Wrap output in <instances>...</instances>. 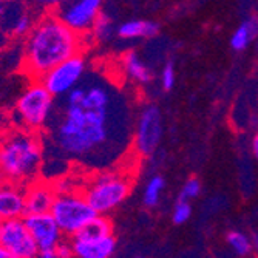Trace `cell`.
<instances>
[{"label":"cell","instance_id":"cell-9","mask_svg":"<svg viewBox=\"0 0 258 258\" xmlns=\"http://www.w3.org/2000/svg\"><path fill=\"white\" fill-rule=\"evenodd\" d=\"M162 139V114L155 104H147L141 110L135 130V152L143 156H152Z\"/></svg>","mask_w":258,"mask_h":258},{"label":"cell","instance_id":"cell-7","mask_svg":"<svg viewBox=\"0 0 258 258\" xmlns=\"http://www.w3.org/2000/svg\"><path fill=\"white\" fill-rule=\"evenodd\" d=\"M85 68H87V62L84 56L76 54L57 63L50 72H46L40 78V82L54 98L67 96L75 87L79 85L85 73Z\"/></svg>","mask_w":258,"mask_h":258},{"label":"cell","instance_id":"cell-29","mask_svg":"<svg viewBox=\"0 0 258 258\" xmlns=\"http://www.w3.org/2000/svg\"><path fill=\"white\" fill-rule=\"evenodd\" d=\"M250 241H252V249H253V252L258 253V233H252V235H250Z\"/></svg>","mask_w":258,"mask_h":258},{"label":"cell","instance_id":"cell-15","mask_svg":"<svg viewBox=\"0 0 258 258\" xmlns=\"http://www.w3.org/2000/svg\"><path fill=\"white\" fill-rule=\"evenodd\" d=\"M116 33L124 40L152 39L159 33V25L153 20H127L121 23Z\"/></svg>","mask_w":258,"mask_h":258},{"label":"cell","instance_id":"cell-1","mask_svg":"<svg viewBox=\"0 0 258 258\" xmlns=\"http://www.w3.org/2000/svg\"><path fill=\"white\" fill-rule=\"evenodd\" d=\"M110 93L105 87L78 85L67 95L62 118L51 127V141L65 158L85 159L108 141Z\"/></svg>","mask_w":258,"mask_h":258},{"label":"cell","instance_id":"cell-33","mask_svg":"<svg viewBox=\"0 0 258 258\" xmlns=\"http://www.w3.org/2000/svg\"><path fill=\"white\" fill-rule=\"evenodd\" d=\"M0 226H2V220H0Z\"/></svg>","mask_w":258,"mask_h":258},{"label":"cell","instance_id":"cell-18","mask_svg":"<svg viewBox=\"0 0 258 258\" xmlns=\"http://www.w3.org/2000/svg\"><path fill=\"white\" fill-rule=\"evenodd\" d=\"M113 233V224L107 218V215H96L93 217L79 232L75 233V238H82V240H98L104 238L107 235Z\"/></svg>","mask_w":258,"mask_h":258},{"label":"cell","instance_id":"cell-23","mask_svg":"<svg viewBox=\"0 0 258 258\" xmlns=\"http://www.w3.org/2000/svg\"><path fill=\"white\" fill-rule=\"evenodd\" d=\"M190 217H192V206H190V201L178 200L176 204H175V207H173L172 221H173L176 226H181V224H185L187 221H189Z\"/></svg>","mask_w":258,"mask_h":258},{"label":"cell","instance_id":"cell-17","mask_svg":"<svg viewBox=\"0 0 258 258\" xmlns=\"http://www.w3.org/2000/svg\"><path fill=\"white\" fill-rule=\"evenodd\" d=\"M124 70L125 75L136 84L147 85L153 81V72L150 70V67L135 51H128L124 56Z\"/></svg>","mask_w":258,"mask_h":258},{"label":"cell","instance_id":"cell-2","mask_svg":"<svg viewBox=\"0 0 258 258\" xmlns=\"http://www.w3.org/2000/svg\"><path fill=\"white\" fill-rule=\"evenodd\" d=\"M84 36L78 34L56 16L45 13L25 37L22 53L23 72L31 79H40L65 59L81 54Z\"/></svg>","mask_w":258,"mask_h":258},{"label":"cell","instance_id":"cell-32","mask_svg":"<svg viewBox=\"0 0 258 258\" xmlns=\"http://www.w3.org/2000/svg\"><path fill=\"white\" fill-rule=\"evenodd\" d=\"M4 2H7V0H0V4H4Z\"/></svg>","mask_w":258,"mask_h":258},{"label":"cell","instance_id":"cell-12","mask_svg":"<svg viewBox=\"0 0 258 258\" xmlns=\"http://www.w3.org/2000/svg\"><path fill=\"white\" fill-rule=\"evenodd\" d=\"M70 243H72L73 256L78 258H110L118 246L113 233L98 240H82L72 237Z\"/></svg>","mask_w":258,"mask_h":258},{"label":"cell","instance_id":"cell-3","mask_svg":"<svg viewBox=\"0 0 258 258\" xmlns=\"http://www.w3.org/2000/svg\"><path fill=\"white\" fill-rule=\"evenodd\" d=\"M43 161L36 132L17 128L0 138V175L11 184L28 185L37 179Z\"/></svg>","mask_w":258,"mask_h":258},{"label":"cell","instance_id":"cell-25","mask_svg":"<svg viewBox=\"0 0 258 258\" xmlns=\"http://www.w3.org/2000/svg\"><path fill=\"white\" fill-rule=\"evenodd\" d=\"M176 84V72H175V65L173 62H167L162 67L161 72V85L164 91H170Z\"/></svg>","mask_w":258,"mask_h":258},{"label":"cell","instance_id":"cell-14","mask_svg":"<svg viewBox=\"0 0 258 258\" xmlns=\"http://www.w3.org/2000/svg\"><path fill=\"white\" fill-rule=\"evenodd\" d=\"M25 215V190L20 185H0V220L19 218Z\"/></svg>","mask_w":258,"mask_h":258},{"label":"cell","instance_id":"cell-4","mask_svg":"<svg viewBox=\"0 0 258 258\" xmlns=\"http://www.w3.org/2000/svg\"><path fill=\"white\" fill-rule=\"evenodd\" d=\"M132 192V181L125 173L107 172L90 179L84 197L98 215H107L118 209Z\"/></svg>","mask_w":258,"mask_h":258},{"label":"cell","instance_id":"cell-8","mask_svg":"<svg viewBox=\"0 0 258 258\" xmlns=\"http://www.w3.org/2000/svg\"><path fill=\"white\" fill-rule=\"evenodd\" d=\"M27 227L37 244L39 256L57 258V247L67 238L50 212L23 215Z\"/></svg>","mask_w":258,"mask_h":258},{"label":"cell","instance_id":"cell-10","mask_svg":"<svg viewBox=\"0 0 258 258\" xmlns=\"http://www.w3.org/2000/svg\"><path fill=\"white\" fill-rule=\"evenodd\" d=\"M104 2L105 0H67L54 13L68 28L85 37L102 13Z\"/></svg>","mask_w":258,"mask_h":258},{"label":"cell","instance_id":"cell-24","mask_svg":"<svg viewBox=\"0 0 258 258\" xmlns=\"http://www.w3.org/2000/svg\"><path fill=\"white\" fill-rule=\"evenodd\" d=\"M201 194V182L198 178H190L187 179L182 185V189L179 192V197L178 200H182V201H192L195 198H198Z\"/></svg>","mask_w":258,"mask_h":258},{"label":"cell","instance_id":"cell-22","mask_svg":"<svg viewBox=\"0 0 258 258\" xmlns=\"http://www.w3.org/2000/svg\"><path fill=\"white\" fill-rule=\"evenodd\" d=\"M36 20H37V19L33 16V13H31L30 10H27L25 13H23V14L19 17V20L16 22V25L13 27V30H11V37H14V39H25V37L30 34V31L33 30Z\"/></svg>","mask_w":258,"mask_h":258},{"label":"cell","instance_id":"cell-19","mask_svg":"<svg viewBox=\"0 0 258 258\" xmlns=\"http://www.w3.org/2000/svg\"><path fill=\"white\" fill-rule=\"evenodd\" d=\"M226 243L230 247V250L238 256H247L253 252L250 235L241 232V230H230L226 235Z\"/></svg>","mask_w":258,"mask_h":258},{"label":"cell","instance_id":"cell-21","mask_svg":"<svg viewBox=\"0 0 258 258\" xmlns=\"http://www.w3.org/2000/svg\"><path fill=\"white\" fill-rule=\"evenodd\" d=\"M113 31H114V25L111 17L105 13H101L95 20V23H93L88 36H91L96 42H107L111 37Z\"/></svg>","mask_w":258,"mask_h":258},{"label":"cell","instance_id":"cell-13","mask_svg":"<svg viewBox=\"0 0 258 258\" xmlns=\"http://www.w3.org/2000/svg\"><path fill=\"white\" fill-rule=\"evenodd\" d=\"M56 189L48 182H31L25 190V215L50 212L56 198Z\"/></svg>","mask_w":258,"mask_h":258},{"label":"cell","instance_id":"cell-27","mask_svg":"<svg viewBox=\"0 0 258 258\" xmlns=\"http://www.w3.org/2000/svg\"><path fill=\"white\" fill-rule=\"evenodd\" d=\"M70 256H73L72 243H70L68 238H65L57 247V258H70Z\"/></svg>","mask_w":258,"mask_h":258},{"label":"cell","instance_id":"cell-20","mask_svg":"<svg viewBox=\"0 0 258 258\" xmlns=\"http://www.w3.org/2000/svg\"><path fill=\"white\" fill-rule=\"evenodd\" d=\"M164 187H166V181H164L161 175H153L147 181L144 194H143V201L147 207H156L159 204V198H161Z\"/></svg>","mask_w":258,"mask_h":258},{"label":"cell","instance_id":"cell-26","mask_svg":"<svg viewBox=\"0 0 258 258\" xmlns=\"http://www.w3.org/2000/svg\"><path fill=\"white\" fill-rule=\"evenodd\" d=\"M28 2L34 4L37 8H43V10H56V8H59L62 4H65L67 0H28Z\"/></svg>","mask_w":258,"mask_h":258},{"label":"cell","instance_id":"cell-16","mask_svg":"<svg viewBox=\"0 0 258 258\" xmlns=\"http://www.w3.org/2000/svg\"><path fill=\"white\" fill-rule=\"evenodd\" d=\"M256 37H258V16H250L233 31L230 37V46L233 51L241 53L249 48L250 43Z\"/></svg>","mask_w":258,"mask_h":258},{"label":"cell","instance_id":"cell-6","mask_svg":"<svg viewBox=\"0 0 258 258\" xmlns=\"http://www.w3.org/2000/svg\"><path fill=\"white\" fill-rule=\"evenodd\" d=\"M50 214L68 238H72L93 217L98 215L85 200L84 194L75 192L73 189L56 194Z\"/></svg>","mask_w":258,"mask_h":258},{"label":"cell","instance_id":"cell-28","mask_svg":"<svg viewBox=\"0 0 258 258\" xmlns=\"http://www.w3.org/2000/svg\"><path fill=\"white\" fill-rule=\"evenodd\" d=\"M252 153H253L255 159L258 161V132L252 138Z\"/></svg>","mask_w":258,"mask_h":258},{"label":"cell","instance_id":"cell-11","mask_svg":"<svg viewBox=\"0 0 258 258\" xmlns=\"http://www.w3.org/2000/svg\"><path fill=\"white\" fill-rule=\"evenodd\" d=\"M0 244L8 250L11 258H36L39 255L37 244L23 221V217L2 221Z\"/></svg>","mask_w":258,"mask_h":258},{"label":"cell","instance_id":"cell-30","mask_svg":"<svg viewBox=\"0 0 258 258\" xmlns=\"http://www.w3.org/2000/svg\"><path fill=\"white\" fill-rule=\"evenodd\" d=\"M7 42H8V36H7L2 30H0V48H2V46H4Z\"/></svg>","mask_w":258,"mask_h":258},{"label":"cell","instance_id":"cell-31","mask_svg":"<svg viewBox=\"0 0 258 258\" xmlns=\"http://www.w3.org/2000/svg\"><path fill=\"white\" fill-rule=\"evenodd\" d=\"M0 258H11V255L8 253V250L0 244Z\"/></svg>","mask_w":258,"mask_h":258},{"label":"cell","instance_id":"cell-5","mask_svg":"<svg viewBox=\"0 0 258 258\" xmlns=\"http://www.w3.org/2000/svg\"><path fill=\"white\" fill-rule=\"evenodd\" d=\"M53 108L54 96L45 88L40 79H33L16 101L14 116L22 128L39 132L48 125Z\"/></svg>","mask_w":258,"mask_h":258}]
</instances>
